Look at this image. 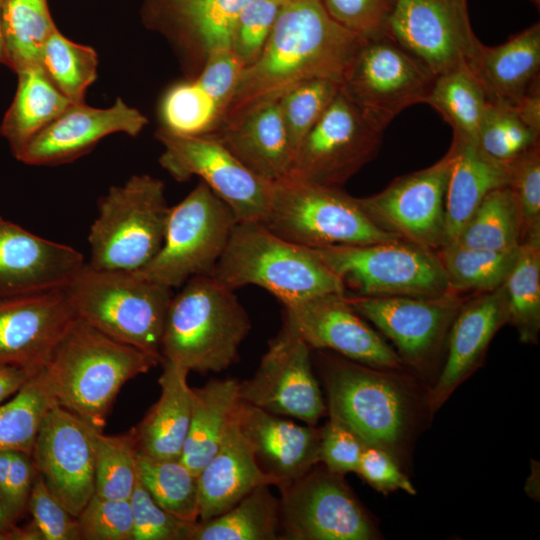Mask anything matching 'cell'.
<instances>
[{
  "instance_id": "5b68a950",
  "label": "cell",
  "mask_w": 540,
  "mask_h": 540,
  "mask_svg": "<svg viewBox=\"0 0 540 540\" xmlns=\"http://www.w3.org/2000/svg\"><path fill=\"white\" fill-rule=\"evenodd\" d=\"M226 287L255 285L283 305L327 293H345L316 252L289 242L259 221H237L211 275Z\"/></svg>"
},
{
  "instance_id": "b9f144b4",
  "label": "cell",
  "mask_w": 540,
  "mask_h": 540,
  "mask_svg": "<svg viewBox=\"0 0 540 540\" xmlns=\"http://www.w3.org/2000/svg\"><path fill=\"white\" fill-rule=\"evenodd\" d=\"M56 402L42 370L0 405V450L31 456L41 424Z\"/></svg>"
},
{
  "instance_id": "ac0fdd59",
  "label": "cell",
  "mask_w": 540,
  "mask_h": 540,
  "mask_svg": "<svg viewBox=\"0 0 540 540\" xmlns=\"http://www.w3.org/2000/svg\"><path fill=\"white\" fill-rule=\"evenodd\" d=\"M310 350L283 321L253 377L239 382L241 401L316 426L327 406L312 370Z\"/></svg>"
},
{
  "instance_id": "603a6c76",
  "label": "cell",
  "mask_w": 540,
  "mask_h": 540,
  "mask_svg": "<svg viewBox=\"0 0 540 540\" xmlns=\"http://www.w3.org/2000/svg\"><path fill=\"white\" fill-rule=\"evenodd\" d=\"M85 263L76 249L0 216V297L64 288Z\"/></svg>"
},
{
  "instance_id": "2e32d148",
  "label": "cell",
  "mask_w": 540,
  "mask_h": 540,
  "mask_svg": "<svg viewBox=\"0 0 540 540\" xmlns=\"http://www.w3.org/2000/svg\"><path fill=\"white\" fill-rule=\"evenodd\" d=\"M164 150L161 166L176 180L200 177L233 211L237 221H261L267 211L271 182L248 170L219 140L210 135L183 136L160 128Z\"/></svg>"
},
{
  "instance_id": "d6a6232c",
  "label": "cell",
  "mask_w": 540,
  "mask_h": 540,
  "mask_svg": "<svg viewBox=\"0 0 540 540\" xmlns=\"http://www.w3.org/2000/svg\"><path fill=\"white\" fill-rule=\"evenodd\" d=\"M239 382L211 379L192 388V413L180 461L198 476L218 450L240 402Z\"/></svg>"
},
{
  "instance_id": "ffe728a7",
  "label": "cell",
  "mask_w": 540,
  "mask_h": 540,
  "mask_svg": "<svg viewBox=\"0 0 540 540\" xmlns=\"http://www.w3.org/2000/svg\"><path fill=\"white\" fill-rule=\"evenodd\" d=\"M284 321L311 349H328L377 368L405 367L386 340L348 302L345 293H327L284 305Z\"/></svg>"
},
{
  "instance_id": "3957f363",
  "label": "cell",
  "mask_w": 540,
  "mask_h": 540,
  "mask_svg": "<svg viewBox=\"0 0 540 540\" xmlns=\"http://www.w3.org/2000/svg\"><path fill=\"white\" fill-rule=\"evenodd\" d=\"M162 358L120 342L76 317L42 369L60 407L103 431L123 385Z\"/></svg>"
},
{
  "instance_id": "816d5d0a",
  "label": "cell",
  "mask_w": 540,
  "mask_h": 540,
  "mask_svg": "<svg viewBox=\"0 0 540 540\" xmlns=\"http://www.w3.org/2000/svg\"><path fill=\"white\" fill-rule=\"evenodd\" d=\"M27 509L32 516L30 525L41 540H81L77 518L48 489L37 473Z\"/></svg>"
},
{
  "instance_id": "d590c367",
  "label": "cell",
  "mask_w": 540,
  "mask_h": 540,
  "mask_svg": "<svg viewBox=\"0 0 540 540\" xmlns=\"http://www.w3.org/2000/svg\"><path fill=\"white\" fill-rule=\"evenodd\" d=\"M436 109L453 129V139L477 144L489 100L470 68L435 77L424 101Z\"/></svg>"
},
{
  "instance_id": "cb8c5ba5",
  "label": "cell",
  "mask_w": 540,
  "mask_h": 540,
  "mask_svg": "<svg viewBox=\"0 0 540 540\" xmlns=\"http://www.w3.org/2000/svg\"><path fill=\"white\" fill-rule=\"evenodd\" d=\"M507 321L502 285L464 300L448 332L446 357L430 387L429 401L434 414L481 367L492 339Z\"/></svg>"
},
{
  "instance_id": "be15d7a7",
  "label": "cell",
  "mask_w": 540,
  "mask_h": 540,
  "mask_svg": "<svg viewBox=\"0 0 540 540\" xmlns=\"http://www.w3.org/2000/svg\"><path fill=\"white\" fill-rule=\"evenodd\" d=\"M532 3H534V5H536L537 7H539L540 5V0H531Z\"/></svg>"
},
{
  "instance_id": "6f0895ef",
  "label": "cell",
  "mask_w": 540,
  "mask_h": 540,
  "mask_svg": "<svg viewBox=\"0 0 540 540\" xmlns=\"http://www.w3.org/2000/svg\"><path fill=\"white\" fill-rule=\"evenodd\" d=\"M34 374L18 366L0 365V405L12 397Z\"/></svg>"
},
{
  "instance_id": "bcb514c9",
  "label": "cell",
  "mask_w": 540,
  "mask_h": 540,
  "mask_svg": "<svg viewBox=\"0 0 540 540\" xmlns=\"http://www.w3.org/2000/svg\"><path fill=\"white\" fill-rule=\"evenodd\" d=\"M340 89L331 79L300 82L279 95L278 103L294 154L299 144L321 118Z\"/></svg>"
},
{
  "instance_id": "f907efd6",
  "label": "cell",
  "mask_w": 540,
  "mask_h": 540,
  "mask_svg": "<svg viewBox=\"0 0 540 540\" xmlns=\"http://www.w3.org/2000/svg\"><path fill=\"white\" fill-rule=\"evenodd\" d=\"M132 540H187L193 523L183 521L160 507L137 480L129 498ZM195 523V522H194Z\"/></svg>"
},
{
  "instance_id": "f35d334b",
  "label": "cell",
  "mask_w": 540,
  "mask_h": 540,
  "mask_svg": "<svg viewBox=\"0 0 540 540\" xmlns=\"http://www.w3.org/2000/svg\"><path fill=\"white\" fill-rule=\"evenodd\" d=\"M518 247L490 250L454 243L443 247L437 254L450 291L484 293L504 283L515 263Z\"/></svg>"
},
{
  "instance_id": "7bdbcfd3",
  "label": "cell",
  "mask_w": 540,
  "mask_h": 540,
  "mask_svg": "<svg viewBox=\"0 0 540 540\" xmlns=\"http://www.w3.org/2000/svg\"><path fill=\"white\" fill-rule=\"evenodd\" d=\"M40 64L64 96L72 103H84L86 90L97 77L93 48L71 41L56 28L45 42Z\"/></svg>"
},
{
  "instance_id": "9a60e30c",
  "label": "cell",
  "mask_w": 540,
  "mask_h": 540,
  "mask_svg": "<svg viewBox=\"0 0 540 540\" xmlns=\"http://www.w3.org/2000/svg\"><path fill=\"white\" fill-rule=\"evenodd\" d=\"M385 35L434 77L471 68L482 45L472 30L466 0H396Z\"/></svg>"
},
{
  "instance_id": "83f0119b",
  "label": "cell",
  "mask_w": 540,
  "mask_h": 540,
  "mask_svg": "<svg viewBox=\"0 0 540 540\" xmlns=\"http://www.w3.org/2000/svg\"><path fill=\"white\" fill-rule=\"evenodd\" d=\"M250 0H145L144 14L155 27L179 43L199 68L220 51L231 49L232 33Z\"/></svg>"
},
{
  "instance_id": "4dcf8cb0",
  "label": "cell",
  "mask_w": 540,
  "mask_h": 540,
  "mask_svg": "<svg viewBox=\"0 0 540 540\" xmlns=\"http://www.w3.org/2000/svg\"><path fill=\"white\" fill-rule=\"evenodd\" d=\"M162 365L159 399L132 431L138 451L160 459H180L192 413L190 371L165 360Z\"/></svg>"
},
{
  "instance_id": "7a4b0ae2",
  "label": "cell",
  "mask_w": 540,
  "mask_h": 540,
  "mask_svg": "<svg viewBox=\"0 0 540 540\" xmlns=\"http://www.w3.org/2000/svg\"><path fill=\"white\" fill-rule=\"evenodd\" d=\"M365 40L336 22L320 0H287L261 54L243 68L224 120L306 80L341 83Z\"/></svg>"
},
{
  "instance_id": "9f6ffc18",
  "label": "cell",
  "mask_w": 540,
  "mask_h": 540,
  "mask_svg": "<svg viewBox=\"0 0 540 540\" xmlns=\"http://www.w3.org/2000/svg\"><path fill=\"white\" fill-rule=\"evenodd\" d=\"M36 474L37 471L30 455L18 451L12 452L2 501L8 516L14 522L27 509Z\"/></svg>"
},
{
  "instance_id": "db71d44e",
  "label": "cell",
  "mask_w": 540,
  "mask_h": 540,
  "mask_svg": "<svg viewBox=\"0 0 540 540\" xmlns=\"http://www.w3.org/2000/svg\"><path fill=\"white\" fill-rule=\"evenodd\" d=\"M365 446L353 431L332 416L320 428V463L335 473H356Z\"/></svg>"
},
{
  "instance_id": "f5cc1de1",
  "label": "cell",
  "mask_w": 540,
  "mask_h": 540,
  "mask_svg": "<svg viewBox=\"0 0 540 540\" xmlns=\"http://www.w3.org/2000/svg\"><path fill=\"white\" fill-rule=\"evenodd\" d=\"M340 25L363 39L385 35L387 20L396 0H320Z\"/></svg>"
},
{
  "instance_id": "ee69618b",
  "label": "cell",
  "mask_w": 540,
  "mask_h": 540,
  "mask_svg": "<svg viewBox=\"0 0 540 540\" xmlns=\"http://www.w3.org/2000/svg\"><path fill=\"white\" fill-rule=\"evenodd\" d=\"M137 451L133 431L117 436L97 432L94 494L129 500L138 480Z\"/></svg>"
},
{
  "instance_id": "680465c9",
  "label": "cell",
  "mask_w": 540,
  "mask_h": 540,
  "mask_svg": "<svg viewBox=\"0 0 540 540\" xmlns=\"http://www.w3.org/2000/svg\"><path fill=\"white\" fill-rule=\"evenodd\" d=\"M513 106L524 123L540 133V83L533 86Z\"/></svg>"
},
{
  "instance_id": "8fae6325",
  "label": "cell",
  "mask_w": 540,
  "mask_h": 540,
  "mask_svg": "<svg viewBox=\"0 0 540 540\" xmlns=\"http://www.w3.org/2000/svg\"><path fill=\"white\" fill-rule=\"evenodd\" d=\"M345 295L357 313L392 341L404 366L431 387L440 372L450 326L464 302L459 293Z\"/></svg>"
},
{
  "instance_id": "9c48e42d",
  "label": "cell",
  "mask_w": 540,
  "mask_h": 540,
  "mask_svg": "<svg viewBox=\"0 0 540 540\" xmlns=\"http://www.w3.org/2000/svg\"><path fill=\"white\" fill-rule=\"evenodd\" d=\"M340 279L345 293L359 296H436L448 281L437 252L405 240L313 249Z\"/></svg>"
},
{
  "instance_id": "1f68e13d",
  "label": "cell",
  "mask_w": 540,
  "mask_h": 540,
  "mask_svg": "<svg viewBox=\"0 0 540 540\" xmlns=\"http://www.w3.org/2000/svg\"><path fill=\"white\" fill-rule=\"evenodd\" d=\"M450 148L454 157L445 199V246L455 242L468 218L490 191L509 185L511 175L510 165L491 159L476 143L453 139Z\"/></svg>"
},
{
  "instance_id": "6da1fadb",
  "label": "cell",
  "mask_w": 540,
  "mask_h": 540,
  "mask_svg": "<svg viewBox=\"0 0 540 540\" xmlns=\"http://www.w3.org/2000/svg\"><path fill=\"white\" fill-rule=\"evenodd\" d=\"M321 374L327 412L366 446L378 447L407 473L416 442L433 411L430 386L408 368H377L324 356Z\"/></svg>"
},
{
  "instance_id": "ba28073f",
  "label": "cell",
  "mask_w": 540,
  "mask_h": 540,
  "mask_svg": "<svg viewBox=\"0 0 540 540\" xmlns=\"http://www.w3.org/2000/svg\"><path fill=\"white\" fill-rule=\"evenodd\" d=\"M170 208L164 183L148 174L133 175L101 197L88 242L89 266L134 271L159 252Z\"/></svg>"
},
{
  "instance_id": "6125c7cd",
  "label": "cell",
  "mask_w": 540,
  "mask_h": 540,
  "mask_svg": "<svg viewBox=\"0 0 540 540\" xmlns=\"http://www.w3.org/2000/svg\"><path fill=\"white\" fill-rule=\"evenodd\" d=\"M0 540H11V538L7 533L0 530Z\"/></svg>"
},
{
  "instance_id": "681fc988",
  "label": "cell",
  "mask_w": 540,
  "mask_h": 540,
  "mask_svg": "<svg viewBox=\"0 0 540 540\" xmlns=\"http://www.w3.org/2000/svg\"><path fill=\"white\" fill-rule=\"evenodd\" d=\"M511 188L521 226V241L540 233V144L510 164Z\"/></svg>"
},
{
  "instance_id": "f1b7e54d",
  "label": "cell",
  "mask_w": 540,
  "mask_h": 540,
  "mask_svg": "<svg viewBox=\"0 0 540 540\" xmlns=\"http://www.w3.org/2000/svg\"><path fill=\"white\" fill-rule=\"evenodd\" d=\"M261 485L277 481L258 464L234 413L218 450L198 474V521L220 515Z\"/></svg>"
},
{
  "instance_id": "4fadbf2b",
  "label": "cell",
  "mask_w": 540,
  "mask_h": 540,
  "mask_svg": "<svg viewBox=\"0 0 540 540\" xmlns=\"http://www.w3.org/2000/svg\"><path fill=\"white\" fill-rule=\"evenodd\" d=\"M435 77L386 35L366 39L342 81L340 91L380 129L406 108L424 103Z\"/></svg>"
},
{
  "instance_id": "94428289",
  "label": "cell",
  "mask_w": 540,
  "mask_h": 540,
  "mask_svg": "<svg viewBox=\"0 0 540 540\" xmlns=\"http://www.w3.org/2000/svg\"><path fill=\"white\" fill-rule=\"evenodd\" d=\"M5 60V41L1 19V4H0V63H4Z\"/></svg>"
},
{
  "instance_id": "8d00e7d4",
  "label": "cell",
  "mask_w": 540,
  "mask_h": 540,
  "mask_svg": "<svg viewBox=\"0 0 540 540\" xmlns=\"http://www.w3.org/2000/svg\"><path fill=\"white\" fill-rule=\"evenodd\" d=\"M508 321L525 344H537L540 333V233L523 239L515 263L502 284Z\"/></svg>"
},
{
  "instance_id": "60d3db41",
  "label": "cell",
  "mask_w": 540,
  "mask_h": 540,
  "mask_svg": "<svg viewBox=\"0 0 540 540\" xmlns=\"http://www.w3.org/2000/svg\"><path fill=\"white\" fill-rule=\"evenodd\" d=\"M521 242L520 218L509 186L490 191L462 227L454 243L473 248L508 250ZM452 243V244H454Z\"/></svg>"
},
{
  "instance_id": "74e56055",
  "label": "cell",
  "mask_w": 540,
  "mask_h": 540,
  "mask_svg": "<svg viewBox=\"0 0 540 540\" xmlns=\"http://www.w3.org/2000/svg\"><path fill=\"white\" fill-rule=\"evenodd\" d=\"M4 63L18 72L41 63L45 42L56 26L47 0H0Z\"/></svg>"
},
{
  "instance_id": "44dd1931",
  "label": "cell",
  "mask_w": 540,
  "mask_h": 540,
  "mask_svg": "<svg viewBox=\"0 0 540 540\" xmlns=\"http://www.w3.org/2000/svg\"><path fill=\"white\" fill-rule=\"evenodd\" d=\"M76 317L63 288L0 297V365L39 372Z\"/></svg>"
},
{
  "instance_id": "91938a15",
  "label": "cell",
  "mask_w": 540,
  "mask_h": 540,
  "mask_svg": "<svg viewBox=\"0 0 540 540\" xmlns=\"http://www.w3.org/2000/svg\"><path fill=\"white\" fill-rule=\"evenodd\" d=\"M0 530L7 533L11 540H24V529L19 528L8 516L0 495Z\"/></svg>"
},
{
  "instance_id": "7dc6e473",
  "label": "cell",
  "mask_w": 540,
  "mask_h": 540,
  "mask_svg": "<svg viewBox=\"0 0 540 540\" xmlns=\"http://www.w3.org/2000/svg\"><path fill=\"white\" fill-rule=\"evenodd\" d=\"M76 518L81 540H132L133 519L127 499L93 494Z\"/></svg>"
},
{
  "instance_id": "277c9868",
  "label": "cell",
  "mask_w": 540,
  "mask_h": 540,
  "mask_svg": "<svg viewBox=\"0 0 540 540\" xmlns=\"http://www.w3.org/2000/svg\"><path fill=\"white\" fill-rule=\"evenodd\" d=\"M181 287L167 309L162 359L201 374L226 370L238 361L251 329L247 311L234 290L212 276L192 277Z\"/></svg>"
},
{
  "instance_id": "e7e4bbea",
  "label": "cell",
  "mask_w": 540,
  "mask_h": 540,
  "mask_svg": "<svg viewBox=\"0 0 540 540\" xmlns=\"http://www.w3.org/2000/svg\"><path fill=\"white\" fill-rule=\"evenodd\" d=\"M273 1H276V2H278L280 4H282V3L286 2L287 0H273Z\"/></svg>"
},
{
  "instance_id": "4316f807",
  "label": "cell",
  "mask_w": 540,
  "mask_h": 540,
  "mask_svg": "<svg viewBox=\"0 0 540 540\" xmlns=\"http://www.w3.org/2000/svg\"><path fill=\"white\" fill-rule=\"evenodd\" d=\"M210 136L267 182L276 181L290 172L294 150L277 97L257 101L239 110L226 118Z\"/></svg>"
},
{
  "instance_id": "e575fe53",
  "label": "cell",
  "mask_w": 540,
  "mask_h": 540,
  "mask_svg": "<svg viewBox=\"0 0 540 540\" xmlns=\"http://www.w3.org/2000/svg\"><path fill=\"white\" fill-rule=\"evenodd\" d=\"M268 487L258 486L220 515L193 523L187 540L280 539V501Z\"/></svg>"
},
{
  "instance_id": "7c38bea8",
  "label": "cell",
  "mask_w": 540,
  "mask_h": 540,
  "mask_svg": "<svg viewBox=\"0 0 540 540\" xmlns=\"http://www.w3.org/2000/svg\"><path fill=\"white\" fill-rule=\"evenodd\" d=\"M283 539L378 540V525L344 479L322 463L280 488Z\"/></svg>"
},
{
  "instance_id": "5bb4252c",
  "label": "cell",
  "mask_w": 540,
  "mask_h": 540,
  "mask_svg": "<svg viewBox=\"0 0 540 540\" xmlns=\"http://www.w3.org/2000/svg\"><path fill=\"white\" fill-rule=\"evenodd\" d=\"M383 132L339 89L296 149L288 175L340 187L376 156Z\"/></svg>"
},
{
  "instance_id": "8992f818",
  "label": "cell",
  "mask_w": 540,
  "mask_h": 540,
  "mask_svg": "<svg viewBox=\"0 0 540 540\" xmlns=\"http://www.w3.org/2000/svg\"><path fill=\"white\" fill-rule=\"evenodd\" d=\"M63 290L77 317L162 358L160 343L172 288L137 270H102L85 263Z\"/></svg>"
},
{
  "instance_id": "484cf974",
  "label": "cell",
  "mask_w": 540,
  "mask_h": 540,
  "mask_svg": "<svg viewBox=\"0 0 540 540\" xmlns=\"http://www.w3.org/2000/svg\"><path fill=\"white\" fill-rule=\"evenodd\" d=\"M235 418L258 464L279 488L320 463V428L299 425L241 400Z\"/></svg>"
},
{
  "instance_id": "f6af8a7d",
  "label": "cell",
  "mask_w": 540,
  "mask_h": 540,
  "mask_svg": "<svg viewBox=\"0 0 540 540\" xmlns=\"http://www.w3.org/2000/svg\"><path fill=\"white\" fill-rule=\"evenodd\" d=\"M540 133L520 118L513 105L489 101L477 138L491 159L510 165L537 144Z\"/></svg>"
},
{
  "instance_id": "52a82bcc",
  "label": "cell",
  "mask_w": 540,
  "mask_h": 540,
  "mask_svg": "<svg viewBox=\"0 0 540 540\" xmlns=\"http://www.w3.org/2000/svg\"><path fill=\"white\" fill-rule=\"evenodd\" d=\"M260 222L275 235L311 249L400 239L377 226L357 197L292 175L271 182Z\"/></svg>"
},
{
  "instance_id": "7402d4cb",
  "label": "cell",
  "mask_w": 540,
  "mask_h": 540,
  "mask_svg": "<svg viewBox=\"0 0 540 540\" xmlns=\"http://www.w3.org/2000/svg\"><path fill=\"white\" fill-rule=\"evenodd\" d=\"M147 118L118 98L109 108L73 103L36 134L15 157L28 165L66 163L90 151L113 133L138 135Z\"/></svg>"
},
{
  "instance_id": "ab89813d",
  "label": "cell",
  "mask_w": 540,
  "mask_h": 540,
  "mask_svg": "<svg viewBox=\"0 0 540 540\" xmlns=\"http://www.w3.org/2000/svg\"><path fill=\"white\" fill-rule=\"evenodd\" d=\"M137 476L165 511L186 522L199 520L198 476L180 459H160L137 451Z\"/></svg>"
},
{
  "instance_id": "c3c4849f",
  "label": "cell",
  "mask_w": 540,
  "mask_h": 540,
  "mask_svg": "<svg viewBox=\"0 0 540 540\" xmlns=\"http://www.w3.org/2000/svg\"><path fill=\"white\" fill-rule=\"evenodd\" d=\"M281 4L273 0H250L236 20L231 51L244 67L261 54L272 31Z\"/></svg>"
},
{
  "instance_id": "11a10c76",
  "label": "cell",
  "mask_w": 540,
  "mask_h": 540,
  "mask_svg": "<svg viewBox=\"0 0 540 540\" xmlns=\"http://www.w3.org/2000/svg\"><path fill=\"white\" fill-rule=\"evenodd\" d=\"M356 473L370 487L384 495L395 491L417 494L407 473L391 455L378 447H364Z\"/></svg>"
},
{
  "instance_id": "836d02e7",
  "label": "cell",
  "mask_w": 540,
  "mask_h": 540,
  "mask_svg": "<svg viewBox=\"0 0 540 540\" xmlns=\"http://www.w3.org/2000/svg\"><path fill=\"white\" fill-rule=\"evenodd\" d=\"M16 73V94L0 127L14 156L73 104L51 82L41 64Z\"/></svg>"
},
{
  "instance_id": "d4e9b609",
  "label": "cell",
  "mask_w": 540,
  "mask_h": 540,
  "mask_svg": "<svg viewBox=\"0 0 540 540\" xmlns=\"http://www.w3.org/2000/svg\"><path fill=\"white\" fill-rule=\"evenodd\" d=\"M243 68L231 49L211 55L196 78L167 90L160 107L162 128L183 136L215 132L224 120Z\"/></svg>"
},
{
  "instance_id": "d6986e66",
  "label": "cell",
  "mask_w": 540,
  "mask_h": 540,
  "mask_svg": "<svg viewBox=\"0 0 540 540\" xmlns=\"http://www.w3.org/2000/svg\"><path fill=\"white\" fill-rule=\"evenodd\" d=\"M99 431L70 411L53 406L31 452L48 489L77 517L95 492V437Z\"/></svg>"
},
{
  "instance_id": "f546056e",
  "label": "cell",
  "mask_w": 540,
  "mask_h": 540,
  "mask_svg": "<svg viewBox=\"0 0 540 540\" xmlns=\"http://www.w3.org/2000/svg\"><path fill=\"white\" fill-rule=\"evenodd\" d=\"M470 69L489 101L515 105L540 83V24L498 46L482 44Z\"/></svg>"
},
{
  "instance_id": "30bf717a",
  "label": "cell",
  "mask_w": 540,
  "mask_h": 540,
  "mask_svg": "<svg viewBox=\"0 0 540 540\" xmlns=\"http://www.w3.org/2000/svg\"><path fill=\"white\" fill-rule=\"evenodd\" d=\"M236 222L231 208L200 181L170 208L159 252L137 271L170 288L195 276H210Z\"/></svg>"
},
{
  "instance_id": "e0dca14e",
  "label": "cell",
  "mask_w": 540,
  "mask_h": 540,
  "mask_svg": "<svg viewBox=\"0 0 540 540\" xmlns=\"http://www.w3.org/2000/svg\"><path fill=\"white\" fill-rule=\"evenodd\" d=\"M453 151L433 165L393 180L359 204L380 228L402 240L438 252L446 242L445 199Z\"/></svg>"
}]
</instances>
